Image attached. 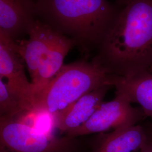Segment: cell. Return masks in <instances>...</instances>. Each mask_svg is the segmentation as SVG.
I'll use <instances>...</instances> for the list:
<instances>
[{
	"label": "cell",
	"mask_w": 152,
	"mask_h": 152,
	"mask_svg": "<svg viewBox=\"0 0 152 152\" xmlns=\"http://www.w3.org/2000/svg\"><path fill=\"white\" fill-rule=\"evenodd\" d=\"M111 101L103 102L87 122L66 136L74 139L77 136L92 134L104 133L137 125L145 114L141 108L134 107L124 96L115 94Z\"/></svg>",
	"instance_id": "5b68a950"
},
{
	"label": "cell",
	"mask_w": 152,
	"mask_h": 152,
	"mask_svg": "<svg viewBox=\"0 0 152 152\" xmlns=\"http://www.w3.org/2000/svg\"><path fill=\"white\" fill-rule=\"evenodd\" d=\"M131 0H117V1L118 2V4L124 6L126 5L127 4H128Z\"/></svg>",
	"instance_id": "2e32d148"
},
{
	"label": "cell",
	"mask_w": 152,
	"mask_h": 152,
	"mask_svg": "<svg viewBox=\"0 0 152 152\" xmlns=\"http://www.w3.org/2000/svg\"><path fill=\"white\" fill-rule=\"evenodd\" d=\"M112 75L92 60H81L63 66L60 71L37 94L31 112L51 115L60 112L89 92L110 86Z\"/></svg>",
	"instance_id": "3957f363"
},
{
	"label": "cell",
	"mask_w": 152,
	"mask_h": 152,
	"mask_svg": "<svg viewBox=\"0 0 152 152\" xmlns=\"http://www.w3.org/2000/svg\"><path fill=\"white\" fill-rule=\"evenodd\" d=\"M92 60L110 75L152 72V0H131L118 11Z\"/></svg>",
	"instance_id": "6da1fadb"
},
{
	"label": "cell",
	"mask_w": 152,
	"mask_h": 152,
	"mask_svg": "<svg viewBox=\"0 0 152 152\" xmlns=\"http://www.w3.org/2000/svg\"><path fill=\"white\" fill-rule=\"evenodd\" d=\"M59 34L46 23L36 19L28 30V39L14 40V48L26 63L31 80Z\"/></svg>",
	"instance_id": "8992f818"
},
{
	"label": "cell",
	"mask_w": 152,
	"mask_h": 152,
	"mask_svg": "<svg viewBox=\"0 0 152 152\" xmlns=\"http://www.w3.org/2000/svg\"><path fill=\"white\" fill-rule=\"evenodd\" d=\"M73 144L68 136L55 137L19 119L0 118V152H63Z\"/></svg>",
	"instance_id": "277c9868"
},
{
	"label": "cell",
	"mask_w": 152,
	"mask_h": 152,
	"mask_svg": "<svg viewBox=\"0 0 152 152\" xmlns=\"http://www.w3.org/2000/svg\"><path fill=\"white\" fill-rule=\"evenodd\" d=\"M36 16L35 0H0V31L15 41L28 34Z\"/></svg>",
	"instance_id": "9c48e42d"
},
{
	"label": "cell",
	"mask_w": 152,
	"mask_h": 152,
	"mask_svg": "<svg viewBox=\"0 0 152 152\" xmlns=\"http://www.w3.org/2000/svg\"><path fill=\"white\" fill-rule=\"evenodd\" d=\"M148 139L145 127L136 125L102 133L94 152H140Z\"/></svg>",
	"instance_id": "8fae6325"
},
{
	"label": "cell",
	"mask_w": 152,
	"mask_h": 152,
	"mask_svg": "<svg viewBox=\"0 0 152 152\" xmlns=\"http://www.w3.org/2000/svg\"><path fill=\"white\" fill-rule=\"evenodd\" d=\"M41 21L88 55L96 49L118 10L107 0H35Z\"/></svg>",
	"instance_id": "7a4b0ae2"
},
{
	"label": "cell",
	"mask_w": 152,
	"mask_h": 152,
	"mask_svg": "<svg viewBox=\"0 0 152 152\" xmlns=\"http://www.w3.org/2000/svg\"><path fill=\"white\" fill-rule=\"evenodd\" d=\"M139 152H152V140L149 137Z\"/></svg>",
	"instance_id": "5bb4252c"
},
{
	"label": "cell",
	"mask_w": 152,
	"mask_h": 152,
	"mask_svg": "<svg viewBox=\"0 0 152 152\" xmlns=\"http://www.w3.org/2000/svg\"><path fill=\"white\" fill-rule=\"evenodd\" d=\"M74 46L75 44L71 38L59 34L31 80L34 98L60 71L64 65L65 56Z\"/></svg>",
	"instance_id": "7c38bea8"
},
{
	"label": "cell",
	"mask_w": 152,
	"mask_h": 152,
	"mask_svg": "<svg viewBox=\"0 0 152 152\" xmlns=\"http://www.w3.org/2000/svg\"><path fill=\"white\" fill-rule=\"evenodd\" d=\"M146 130H147V134L148 137L152 140V124H151V125L148 126L147 127H145Z\"/></svg>",
	"instance_id": "9a60e30c"
},
{
	"label": "cell",
	"mask_w": 152,
	"mask_h": 152,
	"mask_svg": "<svg viewBox=\"0 0 152 152\" xmlns=\"http://www.w3.org/2000/svg\"><path fill=\"white\" fill-rule=\"evenodd\" d=\"M14 39L0 31V78H6L9 87L24 99L32 110V84L28 80L23 60L14 48Z\"/></svg>",
	"instance_id": "52a82bcc"
},
{
	"label": "cell",
	"mask_w": 152,
	"mask_h": 152,
	"mask_svg": "<svg viewBox=\"0 0 152 152\" xmlns=\"http://www.w3.org/2000/svg\"><path fill=\"white\" fill-rule=\"evenodd\" d=\"M31 110V105L0 78V118H20Z\"/></svg>",
	"instance_id": "4fadbf2b"
},
{
	"label": "cell",
	"mask_w": 152,
	"mask_h": 152,
	"mask_svg": "<svg viewBox=\"0 0 152 152\" xmlns=\"http://www.w3.org/2000/svg\"><path fill=\"white\" fill-rule=\"evenodd\" d=\"M110 87L108 85L99 87L53 115L54 127L66 134L85 124L103 102Z\"/></svg>",
	"instance_id": "ba28073f"
},
{
	"label": "cell",
	"mask_w": 152,
	"mask_h": 152,
	"mask_svg": "<svg viewBox=\"0 0 152 152\" xmlns=\"http://www.w3.org/2000/svg\"><path fill=\"white\" fill-rule=\"evenodd\" d=\"M110 84L115 88V94L131 103L138 104L152 124V72L129 77L112 75Z\"/></svg>",
	"instance_id": "30bf717a"
}]
</instances>
